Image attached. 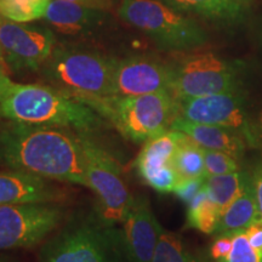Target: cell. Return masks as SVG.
I'll use <instances>...</instances> for the list:
<instances>
[{"label":"cell","mask_w":262,"mask_h":262,"mask_svg":"<svg viewBox=\"0 0 262 262\" xmlns=\"http://www.w3.org/2000/svg\"><path fill=\"white\" fill-rule=\"evenodd\" d=\"M0 165L86 187L85 158L77 131L8 120L0 125Z\"/></svg>","instance_id":"cell-1"},{"label":"cell","mask_w":262,"mask_h":262,"mask_svg":"<svg viewBox=\"0 0 262 262\" xmlns=\"http://www.w3.org/2000/svg\"><path fill=\"white\" fill-rule=\"evenodd\" d=\"M0 117L37 125L58 126L93 134L103 127V118L93 108L40 84H18L10 79L0 93Z\"/></svg>","instance_id":"cell-2"},{"label":"cell","mask_w":262,"mask_h":262,"mask_svg":"<svg viewBox=\"0 0 262 262\" xmlns=\"http://www.w3.org/2000/svg\"><path fill=\"white\" fill-rule=\"evenodd\" d=\"M119 225L94 214L71 219L41 249L39 262H131Z\"/></svg>","instance_id":"cell-3"},{"label":"cell","mask_w":262,"mask_h":262,"mask_svg":"<svg viewBox=\"0 0 262 262\" xmlns=\"http://www.w3.org/2000/svg\"><path fill=\"white\" fill-rule=\"evenodd\" d=\"M79 101L135 143H145L170 130L178 117V102L170 90L136 96L85 97Z\"/></svg>","instance_id":"cell-4"},{"label":"cell","mask_w":262,"mask_h":262,"mask_svg":"<svg viewBox=\"0 0 262 262\" xmlns=\"http://www.w3.org/2000/svg\"><path fill=\"white\" fill-rule=\"evenodd\" d=\"M116 58L90 49L58 45L40 68L51 86L75 100L116 95Z\"/></svg>","instance_id":"cell-5"},{"label":"cell","mask_w":262,"mask_h":262,"mask_svg":"<svg viewBox=\"0 0 262 262\" xmlns=\"http://www.w3.org/2000/svg\"><path fill=\"white\" fill-rule=\"evenodd\" d=\"M118 15L164 50H193L208 41V34L195 21L158 0H123Z\"/></svg>","instance_id":"cell-6"},{"label":"cell","mask_w":262,"mask_h":262,"mask_svg":"<svg viewBox=\"0 0 262 262\" xmlns=\"http://www.w3.org/2000/svg\"><path fill=\"white\" fill-rule=\"evenodd\" d=\"M171 91L175 98H189L239 91L242 63L212 52L192 54L170 63Z\"/></svg>","instance_id":"cell-7"},{"label":"cell","mask_w":262,"mask_h":262,"mask_svg":"<svg viewBox=\"0 0 262 262\" xmlns=\"http://www.w3.org/2000/svg\"><path fill=\"white\" fill-rule=\"evenodd\" d=\"M85 158L86 187L97 196V211L104 221L122 225L130 210L134 195L124 182L116 160L91 139V134L78 133Z\"/></svg>","instance_id":"cell-8"},{"label":"cell","mask_w":262,"mask_h":262,"mask_svg":"<svg viewBox=\"0 0 262 262\" xmlns=\"http://www.w3.org/2000/svg\"><path fill=\"white\" fill-rule=\"evenodd\" d=\"M178 117L233 131L249 147H262V125L251 120L241 90L206 96L176 98Z\"/></svg>","instance_id":"cell-9"},{"label":"cell","mask_w":262,"mask_h":262,"mask_svg":"<svg viewBox=\"0 0 262 262\" xmlns=\"http://www.w3.org/2000/svg\"><path fill=\"white\" fill-rule=\"evenodd\" d=\"M64 217L61 203L0 205V250L40 244L60 227Z\"/></svg>","instance_id":"cell-10"},{"label":"cell","mask_w":262,"mask_h":262,"mask_svg":"<svg viewBox=\"0 0 262 262\" xmlns=\"http://www.w3.org/2000/svg\"><path fill=\"white\" fill-rule=\"evenodd\" d=\"M52 31L10 21L0 16V48L14 71H40L55 48Z\"/></svg>","instance_id":"cell-11"},{"label":"cell","mask_w":262,"mask_h":262,"mask_svg":"<svg viewBox=\"0 0 262 262\" xmlns=\"http://www.w3.org/2000/svg\"><path fill=\"white\" fill-rule=\"evenodd\" d=\"M171 68L147 56H131L117 61L114 91L120 96H136L170 90Z\"/></svg>","instance_id":"cell-12"},{"label":"cell","mask_w":262,"mask_h":262,"mask_svg":"<svg viewBox=\"0 0 262 262\" xmlns=\"http://www.w3.org/2000/svg\"><path fill=\"white\" fill-rule=\"evenodd\" d=\"M176 148V131L168 130L143 143L136 170L146 185L160 193H173L181 182L171 159Z\"/></svg>","instance_id":"cell-13"},{"label":"cell","mask_w":262,"mask_h":262,"mask_svg":"<svg viewBox=\"0 0 262 262\" xmlns=\"http://www.w3.org/2000/svg\"><path fill=\"white\" fill-rule=\"evenodd\" d=\"M131 262H153L162 225L157 220L145 194L134 195L130 210L122 224Z\"/></svg>","instance_id":"cell-14"},{"label":"cell","mask_w":262,"mask_h":262,"mask_svg":"<svg viewBox=\"0 0 262 262\" xmlns=\"http://www.w3.org/2000/svg\"><path fill=\"white\" fill-rule=\"evenodd\" d=\"M66 198L67 192L52 180L18 170L0 172V205L62 203Z\"/></svg>","instance_id":"cell-15"},{"label":"cell","mask_w":262,"mask_h":262,"mask_svg":"<svg viewBox=\"0 0 262 262\" xmlns=\"http://www.w3.org/2000/svg\"><path fill=\"white\" fill-rule=\"evenodd\" d=\"M45 21L64 34H85L101 27L108 19L104 10L89 8L66 0H50Z\"/></svg>","instance_id":"cell-16"},{"label":"cell","mask_w":262,"mask_h":262,"mask_svg":"<svg viewBox=\"0 0 262 262\" xmlns=\"http://www.w3.org/2000/svg\"><path fill=\"white\" fill-rule=\"evenodd\" d=\"M170 129L186 134L202 148L221 150L237 159L243 158L248 147L241 136L226 127L191 122L181 117L173 119Z\"/></svg>","instance_id":"cell-17"},{"label":"cell","mask_w":262,"mask_h":262,"mask_svg":"<svg viewBox=\"0 0 262 262\" xmlns=\"http://www.w3.org/2000/svg\"><path fill=\"white\" fill-rule=\"evenodd\" d=\"M260 220L262 219L255 199L250 173V178L245 182L242 192L221 214L214 234L242 231Z\"/></svg>","instance_id":"cell-18"},{"label":"cell","mask_w":262,"mask_h":262,"mask_svg":"<svg viewBox=\"0 0 262 262\" xmlns=\"http://www.w3.org/2000/svg\"><path fill=\"white\" fill-rule=\"evenodd\" d=\"M181 14L195 15L217 22H231L241 15L237 0H163Z\"/></svg>","instance_id":"cell-19"},{"label":"cell","mask_w":262,"mask_h":262,"mask_svg":"<svg viewBox=\"0 0 262 262\" xmlns=\"http://www.w3.org/2000/svg\"><path fill=\"white\" fill-rule=\"evenodd\" d=\"M171 164L181 181L205 178L203 148L181 131H176V148Z\"/></svg>","instance_id":"cell-20"},{"label":"cell","mask_w":262,"mask_h":262,"mask_svg":"<svg viewBox=\"0 0 262 262\" xmlns=\"http://www.w3.org/2000/svg\"><path fill=\"white\" fill-rule=\"evenodd\" d=\"M249 178H250V172L248 171L209 176V178H205L204 188L209 198L222 214L242 192Z\"/></svg>","instance_id":"cell-21"},{"label":"cell","mask_w":262,"mask_h":262,"mask_svg":"<svg viewBox=\"0 0 262 262\" xmlns=\"http://www.w3.org/2000/svg\"><path fill=\"white\" fill-rule=\"evenodd\" d=\"M153 262H209V260L193 250L179 234L166 231L162 226Z\"/></svg>","instance_id":"cell-22"},{"label":"cell","mask_w":262,"mask_h":262,"mask_svg":"<svg viewBox=\"0 0 262 262\" xmlns=\"http://www.w3.org/2000/svg\"><path fill=\"white\" fill-rule=\"evenodd\" d=\"M221 211L208 196L204 185L188 204L187 226L206 234H214Z\"/></svg>","instance_id":"cell-23"},{"label":"cell","mask_w":262,"mask_h":262,"mask_svg":"<svg viewBox=\"0 0 262 262\" xmlns=\"http://www.w3.org/2000/svg\"><path fill=\"white\" fill-rule=\"evenodd\" d=\"M50 0H0V16L26 24L44 17Z\"/></svg>","instance_id":"cell-24"},{"label":"cell","mask_w":262,"mask_h":262,"mask_svg":"<svg viewBox=\"0 0 262 262\" xmlns=\"http://www.w3.org/2000/svg\"><path fill=\"white\" fill-rule=\"evenodd\" d=\"M219 262H262V250L250 244L245 229H242L233 232L231 251Z\"/></svg>","instance_id":"cell-25"},{"label":"cell","mask_w":262,"mask_h":262,"mask_svg":"<svg viewBox=\"0 0 262 262\" xmlns=\"http://www.w3.org/2000/svg\"><path fill=\"white\" fill-rule=\"evenodd\" d=\"M203 153H204L205 178L241 171L238 159L228 153L204 148H203Z\"/></svg>","instance_id":"cell-26"},{"label":"cell","mask_w":262,"mask_h":262,"mask_svg":"<svg viewBox=\"0 0 262 262\" xmlns=\"http://www.w3.org/2000/svg\"><path fill=\"white\" fill-rule=\"evenodd\" d=\"M232 244H233V232L216 234L215 241L212 242L210 248V257L215 262L225 258L231 251Z\"/></svg>","instance_id":"cell-27"},{"label":"cell","mask_w":262,"mask_h":262,"mask_svg":"<svg viewBox=\"0 0 262 262\" xmlns=\"http://www.w3.org/2000/svg\"><path fill=\"white\" fill-rule=\"evenodd\" d=\"M205 178L204 179H194V180H186V181H181L179 183V186L176 187L175 193L181 201L189 204L191 201L194 196L198 194V192L201 191L203 185H204Z\"/></svg>","instance_id":"cell-28"},{"label":"cell","mask_w":262,"mask_h":262,"mask_svg":"<svg viewBox=\"0 0 262 262\" xmlns=\"http://www.w3.org/2000/svg\"><path fill=\"white\" fill-rule=\"evenodd\" d=\"M251 182H253V188L258 212H260L262 219V160H260L254 166L253 171H251Z\"/></svg>","instance_id":"cell-29"},{"label":"cell","mask_w":262,"mask_h":262,"mask_svg":"<svg viewBox=\"0 0 262 262\" xmlns=\"http://www.w3.org/2000/svg\"><path fill=\"white\" fill-rule=\"evenodd\" d=\"M66 2L78 3V4L89 6V8L108 10L112 8L113 0H66Z\"/></svg>","instance_id":"cell-30"},{"label":"cell","mask_w":262,"mask_h":262,"mask_svg":"<svg viewBox=\"0 0 262 262\" xmlns=\"http://www.w3.org/2000/svg\"><path fill=\"white\" fill-rule=\"evenodd\" d=\"M0 62H2V61H0ZM9 80H10V78L5 74V72L2 67V64H0V93H2V90L4 89V86Z\"/></svg>","instance_id":"cell-31"},{"label":"cell","mask_w":262,"mask_h":262,"mask_svg":"<svg viewBox=\"0 0 262 262\" xmlns=\"http://www.w3.org/2000/svg\"><path fill=\"white\" fill-rule=\"evenodd\" d=\"M0 262H11V260L8 256H4V255H0Z\"/></svg>","instance_id":"cell-32"},{"label":"cell","mask_w":262,"mask_h":262,"mask_svg":"<svg viewBox=\"0 0 262 262\" xmlns=\"http://www.w3.org/2000/svg\"><path fill=\"white\" fill-rule=\"evenodd\" d=\"M0 61H2L3 63H5V61H4V55H3V50H2V48H0Z\"/></svg>","instance_id":"cell-33"},{"label":"cell","mask_w":262,"mask_h":262,"mask_svg":"<svg viewBox=\"0 0 262 262\" xmlns=\"http://www.w3.org/2000/svg\"><path fill=\"white\" fill-rule=\"evenodd\" d=\"M261 124H262V117H261Z\"/></svg>","instance_id":"cell-34"},{"label":"cell","mask_w":262,"mask_h":262,"mask_svg":"<svg viewBox=\"0 0 262 262\" xmlns=\"http://www.w3.org/2000/svg\"><path fill=\"white\" fill-rule=\"evenodd\" d=\"M237 2H238V0H237Z\"/></svg>","instance_id":"cell-35"}]
</instances>
